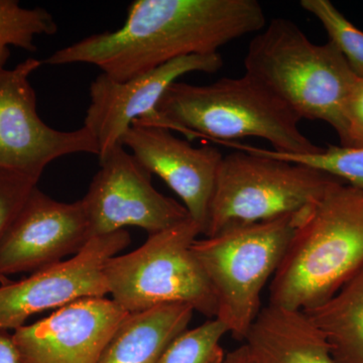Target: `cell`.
<instances>
[{
    "label": "cell",
    "instance_id": "obj_1",
    "mask_svg": "<svg viewBox=\"0 0 363 363\" xmlns=\"http://www.w3.org/2000/svg\"><path fill=\"white\" fill-rule=\"evenodd\" d=\"M257 0H135L123 26L52 52L44 64H91L124 82L173 60L219 52L267 26Z\"/></svg>",
    "mask_w": 363,
    "mask_h": 363
},
{
    "label": "cell",
    "instance_id": "obj_2",
    "mask_svg": "<svg viewBox=\"0 0 363 363\" xmlns=\"http://www.w3.org/2000/svg\"><path fill=\"white\" fill-rule=\"evenodd\" d=\"M363 269V191L338 181L308 209L269 283V304L306 311Z\"/></svg>",
    "mask_w": 363,
    "mask_h": 363
},
{
    "label": "cell",
    "instance_id": "obj_3",
    "mask_svg": "<svg viewBox=\"0 0 363 363\" xmlns=\"http://www.w3.org/2000/svg\"><path fill=\"white\" fill-rule=\"evenodd\" d=\"M159 118L150 126L214 143L259 138L279 154L313 155L315 145L298 128L295 111L259 81L245 75L207 85L175 82L157 107Z\"/></svg>",
    "mask_w": 363,
    "mask_h": 363
},
{
    "label": "cell",
    "instance_id": "obj_4",
    "mask_svg": "<svg viewBox=\"0 0 363 363\" xmlns=\"http://www.w3.org/2000/svg\"><path fill=\"white\" fill-rule=\"evenodd\" d=\"M245 68L301 119L328 123L345 147L346 111L358 77L331 42L315 44L292 21L274 18L250 40Z\"/></svg>",
    "mask_w": 363,
    "mask_h": 363
},
{
    "label": "cell",
    "instance_id": "obj_5",
    "mask_svg": "<svg viewBox=\"0 0 363 363\" xmlns=\"http://www.w3.org/2000/svg\"><path fill=\"white\" fill-rule=\"evenodd\" d=\"M220 145L234 149L223 156L203 236L230 227L298 214L314 206L339 180L300 162L267 154L238 142Z\"/></svg>",
    "mask_w": 363,
    "mask_h": 363
},
{
    "label": "cell",
    "instance_id": "obj_6",
    "mask_svg": "<svg viewBox=\"0 0 363 363\" xmlns=\"http://www.w3.org/2000/svg\"><path fill=\"white\" fill-rule=\"evenodd\" d=\"M307 210L230 227L213 236L198 238L193 245L213 292L215 318L238 340H245L259 317L262 292L278 271Z\"/></svg>",
    "mask_w": 363,
    "mask_h": 363
},
{
    "label": "cell",
    "instance_id": "obj_7",
    "mask_svg": "<svg viewBox=\"0 0 363 363\" xmlns=\"http://www.w3.org/2000/svg\"><path fill=\"white\" fill-rule=\"evenodd\" d=\"M202 230L192 218L150 234L142 247L104 267L108 294L128 313L182 304L212 319L216 302L192 247Z\"/></svg>",
    "mask_w": 363,
    "mask_h": 363
},
{
    "label": "cell",
    "instance_id": "obj_8",
    "mask_svg": "<svg viewBox=\"0 0 363 363\" xmlns=\"http://www.w3.org/2000/svg\"><path fill=\"white\" fill-rule=\"evenodd\" d=\"M43 64L28 58L13 69H0V169L37 179L60 157L99 155L96 140L84 126L62 131L40 118L30 78Z\"/></svg>",
    "mask_w": 363,
    "mask_h": 363
},
{
    "label": "cell",
    "instance_id": "obj_9",
    "mask_svg": "<svg viewBox=\"0 0 363 363\" xmlns=\"http://www.w3.org/2000/svg\"><path fill=\"white\" fill-rule=\"evenodd\" d=\"M81 201L89 221L91 238L140 227L150 234L191 218L183 204L160 193L152 175L123 145L104 159Z\"/></svg>",
    "mask_w": 363,
    "mask_h": 363
},
{
    "label": "cell",
    "instance_id": "obj_10",
    "mask_svg": "<svg viewBox=\"0 0 363 363\" xmlns=\"http://www.w3.org/2000/svg\"><path fill=\"white\" fill-rule=\"evenodd\" d=\"M130 243V233L119 230L96 236L71 259L33 272L18 281L0 285V329L16 330L38 313L56 309L85 298L108 294L104 267Z\"/></svg>",
    "mask_w": 363,
    "mask_h": 363
},
{
    "label": "cell",
    "instance_id": "obj_11",
    "mask_svg": "<svg viewBox=\"0 0 363 363\" xmlns=\"http://www.w3.org/2000/svg\"><path fill=\"white\" fill-rule=\"evenodd\" d=\"M222 66L221 55L215 52L181 57L124 82L100 74L90 85V104L83 125L96 140L99 160L123 145V136L133 123L157 119V104L178 78L192 72L216 73Z\"/></svg>",
    "mask_w": 363,
    "mask_h": 363
},
{
    "label": "cell",
    "instance_id": "obj_12",
    "mask_svg": "<svg viewBox=\"0 0 363 363\" xmlns=\"http://www.w3.org/2000/svg\"><path fill=\"white\" fill-rule=\"evenodd\" d=\"M90 240L81 200L56 201L35 187L0 240V279L63 262Z\"/></svg>",
    "mask_w": 363,
    "mask_h": 363
},
{
    "label": "cell",
    "instance_id": "obj_13",
    "mask_svg": "<svg viewBox=\"0 0 363 363\" xmlns=\"http://www.w3.org/2000/svg\"><path fill=\"white\" fill-rule=\"evenodd\" d=\"M130 313L105 297L85 298L14 330L21 363H98Z\"/></svg>",
    "mask_w": 363,
    "mask_h": 363
},
{
    "label": "cell",
    "instance_id": "obj_14",
    "mask_svg": "<svg viewBox=\"0 0 363 363\" xmlns=\"http://www.w3.org/2000/svg\"><path fill=\"white\" fill-rule=\"evenodd\" d=\"M121 145L150 175L160 177L178 195L203 235L223 159L220 150L195 147L166 128L136 123L126 131Z\"/></svg>",
    "mask_w": 363,
    "mask_h": 363
},
{
    "label": "cell",
    "instance_id": "obj_15",
    "mask_svg": "<svg viewBox=\"0 0 363 363\" xmlns=\"http://www.w3.org/2000/svg\"><path fill=\"white\" fill-rule=\"evenodd\" d=\"M243 345L255 363H335L304 312L271 304L262 307Z\"/></svg>",
    "mask_w": 363,
    "mask_h": 363
},
{
    "label": "cell",
    "instance_id": "obj_16",
    "mask_svg": "<svg viewBox=\"0 0 363 363\" xmlns=\"http://www.w3.org/2000/svg\"><path fill=\"white\" fill-rule=\"evenodd\" d=\"M194 313L182 304L131 313L112 335L98 363H157L172 340L188 329Z\"/></svg>",
    "mask_w": 363,
    "mask_h": 363
},
{
    "label": "cell",
    "instance_id": "obj_17",
    "mask_svg": "<svg viewBox=\"0 0 363 363\" xmlns=\"http://www.w3.org/2000/svg\"><path fill=\"white\" fill-rule=\"evenodd\" d=\"M335 363H363V269L326 302L302 311Z\"/></svg>",
    "mask_w": 363,
    "mask_h": 363
},
{
    "label": "cell",
    "instance_id": "obj_18",
    "mask_svg": "<svg viewBox=\"0 0 363 363\" xmlns=\"http://www.w3.org/2000/svg\"><path fill=\"white\" fill-rule=\"evenodd\" d=\"M58 32L54 16L40 7L25 9L18 0H0V69L6 68L11 47L35 52L38 35Z\"/></svg>",
    "mask_w": 363,
    "mask_h": 363
},
{
    "label": "cell",
    "instance_id": "obj_19",
    "mask_svg": "<svg viewBox=\"0 0 363 363\" xmlns=\"http://www.w3.org/2000/svg\"><path fill=\"white\" fill-rule=\"evenodd\" d=\"M228 329L217 318L186 329L167 346L157 363H223L221 341Z\"/></svg>",
    "mask_w": 363,
    "mask_h": 363
},
{
    "label": "cell",
    "instance_id": "obj_20",
    "mask_svg": "<svg viewBox=\"0 0 363 363\" xmlns=\"http://www.w3.org/2000/svg\"><path fill=\"white\" fill-rule=\"evenodd\" d=\"M300 6L321 23L329 42L342 54L353 73L363 79V32L329 0H301Z\"/></svg>",
    "mask_w": 363,
    "mask_h": 363
},
{
    "label": "cell",
    "instance_id": "obj_21",
    "mask_svg": "<svg viewBox=\"0 0 363 363\" xmlns=\"http://www.w3.org/2000/svg\"><path fill=\"white\" fill-rule=\"evenodd\" d=\"M267 154L279 159L300 162L311 168L319 169L339 180L363 191V147H336L328 145L327 149L313 155L279 154L272 150L264 149Z\"/></svg>",
    "mask_w": 363,
    "mask_h": 363
},
{
    "label": "cell",
    "instance_id": "obj_22",
    "mask_svg": "<svg viewBox=\"0 0 363 363\" xmlns=\"http://www.w3.org/2000/svg\"><path fill=\"white\" fill-rule=\"evenodd\" d=\"M40 179L0 169V240Z\"/></svg>",
    "mask_w": 363,
    "mask_h": 363
},
{
    "label": "cell",
    "instance_id": "obj_23",
    "mask_svg": "<svg viewBox=\"0 0 363 363\" xmlns=\"http://www.w3.org/2000/svg\"><path fill=\"white\" fill-rule=\"evenodd\" d=\"M347 143L344 147H363V79L357 78L348 100Z\"/></svg>",
    "mask_w": 363,
    "mask_h": 363
},
{
    "label": "cell",
    "instance_id": "obj_24",
    "mask_svg": "<svg viewBox=\"0 0 363 363\" xmlns=\"http://www.w3.org/2000/svg\"><path fill=\"white\" fill-rule=\"evenodd\" d=\"M0 363H21L13 334L0 329Z\"/></svg>",
    "mask_w": 363,
    "mask_h": 363
},
{
    "label": "cell",
    "instance_id": "obj_25",
    "mask_svg": "<svg viewBox=\"0 0 363 363\" xmlns=\"http://www.w3.org/2000/svg\"><path fill=\"white\" fill-rule=\"evenodd\" d=\"M223 363H255L245 345L226 353Z\"/></svg>",
    "mask_w": 363,
    "mask_h": 363
}]
</instances>
